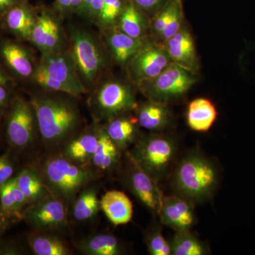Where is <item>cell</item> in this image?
Instances as JSON below:
<instances>
[{
	"instance_id": "7",
	"label": "cell",
	"mask_w": 255,
	"mask_h": 255,
	"mask_svg": "<svg viewBox=\"0 0 255 255\" xmlns=\"http://www.w3.org/2000/svg\"><path fill=\"white\" fill-rule=\"evenodd\" d=\"M197 80V75L172 63L155 78L137 86L147 100L167 105L184 97Z\"/></svg>"
},
{
	"instance_id": "21",
	"label": "cell",
	"mask_w": 255,
	"mask_h": 255,
	"mask_svg": "<svg viewBox=\"0 0 255 255\" xmlns=\"http://www.w3.org/2000/svg\"><path fill=\"white\" fill-rule=\"evenodd\" d=\"M116 27L132 38L145 39L150 32V18L131 0H127Z\"/></svg>"
},
{
	"instance_id": "2",
	"label": "cell",
	"mask_w": 255,
	"mask_h": 255,
	"mask_svg": "<svg viewBox=\"0 0 255 255\" xmlns=\"http://www.w3.org/2000/svg\"><path fill=\"white\" fill-rule=\"evenodd\" d=\"M36 168L50 195L68 207L80 191L101 177L93 169L74 163L60 152L49 153Z\"/></svg>"
},
{
	"instance_id": "22",
	"label": "cell",
	"mask_w": 255,
	"mask_h": 255,
	"mask_svg": "<svg viewBox=\"0 0 255 255\" xmlns=\"http://www.w3.org/2000/svg\"><path fill=\"white\" fill-rule=\"evenodd\" d=\"M101 209L115 226L127 224L131 221L132 204L124 192L107 191L100 200Z\"/></svg>"
},
{
	"instance_id": "42",
	"label": "cell",
	"mask_w": 255,
	"mask_h": 255,
	"mask_svg": "<svg viewBox=\"0 0 255 255\" xmlns=\"http://www.w3.org/2000/svg\"><path fill=\"white\" fill-rule=\"evenodd\" d=\"M23 251L16 245L3 244L0 246V255H20Z\"/></svg>"
},
{
	"instance_id": "16",
	"label": "cell",
	"mask_w": 255,
	"mask_h": 255,
	"mask_svg": "<svg viewBox=\"0 0 255 255\" xmlns=\"http://www.w3.org/2000/svg\"><path fill=\"white\" fill-rule=\"evenodd\" d=\"M98 145V123L82 130L66 144L60 153L74 163L90 167Z\"/></svg>"
},
{
	"instance_id": "3",
	"label": "cell",
	"mask_w": 255,
	"mask_h": 255,
	"mask_svg": "<svg viewBox=\"0 0 255 255\" xmlns=\"http://www.w3.org/2000/svg\"><path fill=\"white\" fill-rule=\"evenodd\" d=\"M172 183L179 195L191 202L204 203L214 196L219 184L216 164L199 150H191L178 162Z\"/></svg>"
},
{
	"instance_id": "1",
	"label": "cell",
	"mask_w": 255,
	"mask_h": 255,
	"mask_svg": "<svg viewBox=\"0 0 255 255\" xmlns=\"http://www.w3.org/2000/svg\"><path fill=\"white\" fill-rule=\"evenodd\" d=\"M77 98L63 92L47 91L31 97L40 137L49 153L60 152L81 131L82 118Z\"/></svg>"
},
{
	"instance_id": "26",
	"label": "cell",
	"mask_w": 255,
	"mask_h": 255,
	"mask_svg": "<svg viewBox=\"0 0 255 255\" xmlns=\"http://www.w3.org/2000/svg\"><path fill=\"white\" fill-rule=\"evenodd\" d=\"M217 119V111L212 102L206 98L191 101L188 106L187 124L191 130L206 132L212 127Z\"/></svg>"
},
{
	"instance_id": "9",
	"label": "cell",
	"mask_w": 255,
	"mask_h": 255,
	"mask_svg": "<svg viewBox=\"0 0 255 255\" xmlns=\"http://www.w3.org/2000/svg\"><path fill=\"white\" fill-rule=\"evenodd\" d=\"M172 63L164 45L147 38L126 68L129 78L137 85L155 78Z\"/></svg>"
},
{
	"instance_id": "18",
	"label": "cell",
	"mask_w": 255,
	"mask_h": 255,
	"mask_svg": "<svg viewBox=\"0 0 255 255\" xmlns=\"http://www.w3.org/2000/svg\"><path fill=\"white\" fill-rule=\"evenodd\" d=\"M105 37L106 46L114 61L125 67L147 38H132L117 27L105 29Z\"/></svg>"
},
{
	"instance_id": "10",
	"label": "cell",
	"mask_w": 255,
	"mask_h": 255,
	"mask_svg": "<svg viewBox=\"0 0 255 255\" xmlns=\"http://www.w3.org/2000/svg\"><path fill=\"white\" fill-rule=\"evenodd\" d=\"M123 179L126 187L154 215H157L164 195L157 181L146 173L128 153Z\"/></svg>"
},
{
	"instance_id": "35",
	"label": "cell",
	"mask_w": 255,
	"mask_h": 255,
	"mask_svg": "<svg viewBox=\"0 0 255 255\" xmlns=\"http://www.w3.org/2000/svg\"><path fill=\"white\" fill-rule=\"evenodd\" d=\"M149 18L154 16L168 0H131Z\"/></svg>"
},
{
	"instance_id": "11",
	"label": "cell",
	"mask_w": 255,
	"mask_h": 255,
	"mask_svg": "<svg viewBox=\"0 0 255 255\" xmlns=\"http://www.w3.org/2000/svg\"><path fill=\"white\" fill-rule=\"evenodd\" d=\"M68 208L63 201L49 194L28 206L22 219L33 231H58L68 225Z\"/></svg>"
},
{
	"instance_id": "31",
	"label": "cell",
	"mask_w": 255,
	"mask_h": 255,
	"mask_svg": "<svg viewBox=\"0 0 255 255\" xmlns=\"http://www.w3.org/2000/svg\"><path fill=\"white\" fill-rule=\"evenodd\" d=\"M101 209L97 189L87 186L80 191L73 203V216L78 221H86L95 218Z\"/></svg>"
},
{
	"instance_id": "29",
	"label": "cell",
	"mask_w": 255,
	"mask_h": 255,
	"mask_svg": "<svg viewBox=\"0 0 255 255\" xmlns=\"http://www.w3.org/2000/svg\"><path fill=\"white\" fill-rule=\"evenodd\" d=\"M28 206L27 199L18 188L15 177L0 186V210L6 214L22 219Z\"/></svg>"
},
{
	"instance_id": "19",
	"label": "cell",
	"mask_w": 255,
	"mask_h": 255,
	"mask_svg": "<svg viewBox=\"0 0 255 255\" xmlns=\"http://www.w3.org/2000/svg\"><path fill=\"white\" fill-rule=\"evenodd\" d=\"M135 111L139 127L146 130L162 131L172 123V114L166 104L147 100L137 105Z\"/></svg>"
},
{
	"instance_id": "15",
	"label": "cell",
	"mask_w": 255,
	"mask_h": 255,
	"mask_svg": "<svg viewBox=\"0 0 255 255\" xmlns=\"http://www.w3.org/2000/svg\"><path fill=\"white\" fill-rule=\"evenodd\" d=\"M163 45L174 63L198 75L199 63L195 43L185 24Z\"/></svg>"
},
{
	"instance_id": "5",
	"label": "cell",
	"mask_w": 255,
	"mask_h": 255,
	"mask_svg": "<svg viewBox=\"0 0 255 255\" xmlns=\"http://www.w3.org/2000/svg\"><path fill=\"white\" fill-rule=\"evenodd\" d=\"M178 150L174 137L164 134L141 135L128 152L139 167L157 182L167 177Z\"/></svg>"
},
{
	"instance_id": "33",
	"label": "cell",
	"mask_w": 255,
	"mask_h": 255,
	"mask_svg": "<svg viewBox=\"0 0 255 255\" xmlns=\"http://www.w3.org/2000/svg\"><path fill=\"white\" fill-rule=\"evenodd\" d=\"M127 0H104L100 16L96 23L102 30L116 27Z\"/></svg>"
},
{
	"instance_id": "40",
	"label": "cell",
	"mask_w": 255,
	"mask_h": 255,
	"mask_svg": "<svg viewBox=\"0 0 255 255\" xmlns=\"http://www.w3.org/2000/svg\"><path fill=\"white\" fill-rule=\"evenodd\" d=\"M27 0H0V16H4L11 8Z\"/></svg>"
},
{
	"instance_id": "8",
	"label": "cell",
	"mask_w": 255,
	"mask_h": 255,
	"mask_svg": "<svg viewBox=\"0 0 255 255\" xmlns=\"http://www.w3.org/2000/svg\"><path fill=\"white\" fill-rule=\"evenodd\" d=\"M6 137L15 150H28L40 137L36 113L31 102L15 99L10 107L6 127Z\"/></svg>"
},
{
	"instance_id": "14",
	"label": "cell",
	"mask_w": 255,
	"mask_h": 255,
	"mask_svg": "<svg viewBox=\"0 0 255 255\" xmlns=\"http://www.w3.org/2000/svg\"><path fill=\"white\" fill-rule=\"evenodd\" d=\"M30 41L42 53L55 51L62 48V30L56 16L52 11L43 9L37 15Z\"/></svg>"
},
{
	"instance_id": "28",
	"label": "cell",
	"mask_w": 255,
	"mask_h": 255,
	"mask_svg": "<svg viewBox=\"0 0 255 255\" xmlns=\"http://www.w3.org/2000/svg\"><path fill=\"white\" fill-rule=\"evenodd\" d=\"M1 55L10 68L22 78L33 77L36 70L29 53L22 46L7 42L1 48Z\"/></svg>"
},
{
	"instance_id": "25",
	"label": "cell",
	"mask_w": 255,
	"mask_h": 255,
	"mask_svg": "<svg viewBox=\"0 0 255 255\" xmlns=\"http://www.w3.org/2000/svg\"><path fill=\"white\" fill-rule=\"evenodd\" d=\"M37 15L36 10L26 1L11 8L4 16L6 25L13 33L23 39L30 40Z\"/></svg>"
},
{
	"instance_id": "30",
	"label": "cell",
	"mask_w": 255,
	"mask_h": 255,
	"mask_svg": "<svg viewBox=\"0 0 255 255\" xmlns=\"http://www.w3.org/2000/svg\"><path fill=\"white\" fill-rule=\"evenodd\" d=\"M169 243L171 255H204L209 253L208 247L193 234L190 230L175 231Z\"/></svg>"
},
{
	"instance_id": "27",
	"label": "cell",
	"mask_w": 255,
	"mask_h": 255,
	"mask_svg": "<svg viewBox=\"0 0 255 255\" xmlns=\"http://www.w3.org/2000/svg\"><path fill=\"white\" fill-rule=\"evenodd\" d=\"M15 179L18 188L27 199L28 206L38 202L50 194L36 167H24Z\"/></svg>"
},
{
	"instance_id": "34",
	"label": "cell",
	"mask_w": 255,
	"mask_h": 255,
	"mask_svg": "<svg viewBox=\"0 0 255 255\" xmlns=\"http://www.w3.org/2000/svg\"><path fill=\"white\" fill-rule=\"evenodd\" d=\"M145 243L151 255H171L170 246L166 241L162 232V227L158 223H154L145 234Z\"/></svg>"
},
{
	"instance_id": "24",
	"label": "cell",
	"mask_w": 255,
	"mask_h": 255,
	"mask_svg": "<svg viewBox=\"0 0 255 255\" xmlns=\"http://www.w3.org/2000/svg\"><path fill=\"white\" fill-rule=\"evenodd\" d=\"M55 231H33L27 236V243L36 255H70L73 254L68 243Z\"/></svg>"
},
{
	"instance_id": "23",
	"label": "cell",
	"mask_w": 255,
	"mask_h": 255,
	"mask_svg": "<svg viewBox=\"0 0 255 255\" xmlns=\"http://www.w3.org/2000/svg\"><path fill=\"white\" fill-rule=\"evenodd\" d=\"M77 249L85 255H121L127 253L122 241L110 233L89 236L79 242Z\"/></svg>"
},
{
	"instance_id": "6",
	"label": "cell",
	"mask_w": 255,
	"mask_h": 255,
	"mask_svg": "<svg viewBox=\"0 0 255 255\" xmlns=\"http://www.w3.org/2000/svg\"><path fill=\"white\" fill-rule=\"evenodd\" d=\"M93 90L89 106L97 122H107L119 115L135 110L137 106L135 92L125 82L107 80L99 82Z\"/></svg>"
},
{
	"instance_id": "13",
	"label": "cell",
	"mask_w": 255,
	"mask_h": 255,
	"mask_svg": "<svg viewBox=\"0 0 255 255\" xmlns=\"http://www.w3.org/2000/svg\"><path fill=\"white\" fill-rule=\"evenodd\" d=\"M194 203L182 196H164L158 216L161 223L174 231L190 230L196 221Z\"/></svg>"
},
{
	"instance_id": "43",
	"label": "cell",
	"mask_w": 255,
	"mask_h": 255,
	"mask_svg": "<svg viewBox=\"0 0 255 255\" xmlns=\"http://www.w3.org/2000/svg\"><path fill=\"white\" fill-rule=\"evenodd\" d=\"M83 0H73L71 5H70V9H69V14L77 13L82 4Z\"/></svg>"
},
{
	"instance_id": "36",
	"label": "cell",
	"mask_w": 255,
	"mask_h": 255,
	"mask_svg": "<svg viewBox=\"0 0 255 255\" xmlns=\"http://www.w3.org/2000/svg\"><path fill=\"white\" fill-rule=\"evenodd\" d=\"M14 170V163L10 155H0V186L13 178Z\"/></svg>"
},
{
	"instance_id": "44",
	"label": "cell",
	"mask_w": 255,
	"mask_h": 255,
	"mask_svg": "<svg viewBox=\"0 0 255 255\" xmlns=\"http://www.w3.org/2000/svg\"><path fill=\"white\" fill-rule=\"evenodd\" d=\"M7 80L6 75L0 70V85H6Z\"/></svg>"
},
{
	"instance_id": "20",
	"label": "cell",
	"mask_w": 255,
	"mask_h": 255,
	"mask_svg": "<svg viewBox=\"0 0 255 255\" xmlns=\"http://www.w3.org/2000/svg\"><path fill=\"white\" fill-rule=\"evenodd\" d=\"M138 126L136 118L126 113L108 121L103 127L114 143L125 151L133 145L141 135Z\"/></svg>"
},
{
	"instance_id": "12",
	"label": "cell",
	"mask_w": 255,
	"mask_h": 255,
	"mask_svg": "<svg viewBox=\"0 0 255 255\" xmlns=\"http://www.w3.org/2000/svg\"><path fill=\"white\" fill-rule=\"evenodd\" d=\"M37 68L43 70L50 78L65 85L75 97H80L87 92L70 51L62 50L42 53Z\"/></svg>"
},
{
	"instance_id": "37",
	"label": "cell",
	"mask_w": 255,
	"mask_h": 255,
	"mask_svg": "<svg viewBox=\"0 0 255 255\" xmlns=\"http://www.w3.org/2000/svg\"><path fill=\"white\" fill-rule=\"evenodd\" d=\"M103 2L104 0H93L89 8L86 17L92 21H97L102 11Z\"/></svg>"
},
{
	"instance_id": "4",
	"label": "cell",
	"mask_w": 255,
	"mask_h": 255,
	"mask_svg": "<svg viewBox=\"0 0 255 255\" xmlns=\"http://www.w3.org/2000/svg\"><path fill=\"white\" fill-rule=\"evenodd\" d=\"M70 50L80 80L87 90H93L107 68L105 48L93 33L83 28L70 32Z\"/></svg>"
},
{
	"instance_id": "39",
	"label": "cell",
	"mask_w": 255,
	"mask_h": 255,
	"mask_svg": "<svg viewBox=\"0 0 255 255\" xmlns=\"http://www.w3.org/2000/svg\"><path fill=\"white\" fill-rule=\"evenodd\" d=\"M73 0H55L53 4V9L55 14L62 16L69 14L70 5Z\"/></svg>"
},
{
	"instance_id": "41",
	"label": "cell",
	"mask_w": 255,
	"mask_h": 255,
	"mask_svg": "<svg viewBox=\"0 0 255 255\" xmlns=\"http://www.w3.org/2000/svg\"><path fill=\"white\" fill-rule=\"evenodd\" d=\"M9 92L5 85H0V114L6 108L9 101Z\"/></svg>"
},
{
	"instance_id": "17",
	"label": "cell",
	"mask_w": 255,
	"mask_h": 255,
	"mask_svg": "<svg viewBox=\"0 0 255 255\" xmlns=\"http://www.w3.org/2000/svg\"><path fill=\"white\" fill-rule=\"evenodd\" d=\"M123 152L110 138L103 126L98 124V145L92 157L90 168L100 175L119 170L122 167Z\"/></svg>"
},
{
	"instance_id": "38",
	"label": "cell",
	"mask_w": 255,
	"mask_h": 255,
	"mask_svg": "<svg viewBox=\"0 0 255 255\" xmlns=\"http://www.w3.org/2000/svg\"><path fill=\"white\" fill-rule=\"evenodd\" d=\"M19 219L17 216L6 214L0 210V236L7 230V228L14 223L16 219Z\"/></svg>"
},
{
	"instance_id": "32",
	"label": "cell",
	"mask_w": 255,
	"mask_h": 255,
	"mask_svg": "<svg viewBox=\"0 0 255 255\" xmlns=\"http://www.w3.org/2000/svg\"><path fill=\"white\" fill-rule=\"evenodd\" d=\"M183 8V0H168L165 4L150 18L151 35L157 41L176 13Z\"/></svg>"
}]
</instances>
